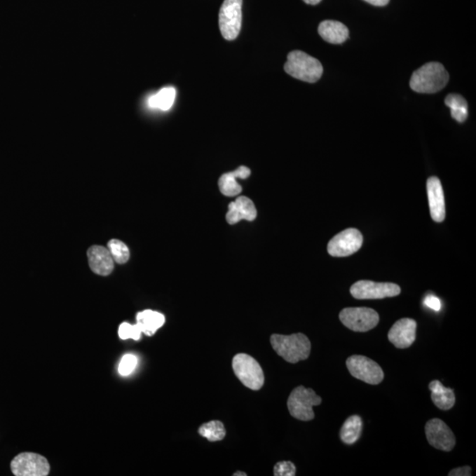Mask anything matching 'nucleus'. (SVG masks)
I'll use <instances>...</instances> for the list:
<instances>
[{
	"label": "nucleus",
	"instance_id": "obj_32",
	"mask_svg": "<svg viewBox=\"0 0 476 476\" xmlns=\"http://www.w3.org/2000/svg\"><path fill=\"white\" fill-rule=\"evenodd\" d=\"M304 2L308 5H318L320 3L321 0H304Z\"/></svg>",
	"mask_w": 476,
	"mask_h": 476
},
{
	"label": "nucleus",
	"instance_id": "obj_25",
	"mask_svg": "<svg viewBox=\"0 0 476 476\" xmlns=\"http://www.w3.org/2000/svg\"><path fill=\"white\" fill-rule=\"evenodd\" d=\"M107 249L112 257L114 262L123 265L128 261L130 251L124 243L118 239H112L108 243Z\"/></svg>",
	"mask_w": 476,
	"mask_h": 476
},
{
	"label": "nucleus",
	"instance_id": "obj_22",
	"mask_svg": "<svg viewBox=\"0 0 476 476\" xmlns=\"http://www.w3.org/2000/svg\"><path fill=\"white\" fill-rule=\"evenodd\" d=\"M362 419L358 416H351L345 421L341 427L340 437L342 442L346 444H355L360 437L362 433Z\"/></svg>",
	"mask_w": 476,
	"mask_h": 476
},
{
	"label": "nucleus",
	"instance_id": "obj_21",
	"mask_svg": "<svg viewBox=\"0 0 476 476\" xmlns=\"http://www.w3.org/2000/svg\"><path fill=\"white\" fill-rule=\"evenodd\" d=\"M177 91L173 87L161 89L156 94L151 95L147 100L150 108L158 109L161 111H169L172 107L176 99Z\"/></svg>",
	"mask_w": 476,
	"mask_h": 476
},
{
	"label": "nucleus",
	"instance_id": "obj_3",
	"mask_svg": "<svg viewBox=\"0 0 476 476\" xmlns=\"http://www.w3.org/2000/svg\"><path fill=\"white\" fill-rule=\"evenodd\" d=\"M284 70L290 76L309 83H315L323 74V67L320 61L300 50L291 51L287 55Z\"/></svg>",
	"mask_w": 476,
	"mask_h": 476
},
{
	"label": "nucleus",
	"instance_id": "obj_26",
	"mask_svg": "<svg viewBox=\"0 0 476 476\" xmlns=\"http://www.w3.org/2000/svg\"><path fill=\"white\" fill-rule=\"evenodd\" d=\"M142 332L138 325H131L129 323H122L118 329L119 337L122 340H128V339H132L135 341H139L142 336Z\"/></svg>",
	"mask_w": 476,
	"mask_h": 476
},
{
	"label": "nucleus",
	"instance_id": "obj_14",
	"mask_svg": "<svg viewBox=\"0 0 476 476\" xmlns=\"http://www.w3.org/2000/svg\"><path fill=\"white\" fill-rule=\"evenodd\" d=\"M427 193L431 218L436 222H442L445 218V204L443 187L437 177H431L427 181Z\"/></svg>",
	"mask_w": 476,
	"mask_h": 476
},
{
	"label": "nucleus",
	"instance_id": "obj_18",
	"mask_svg": "<svg viewBox=\"0 0 476 476\" xmlns=\"http://www.w3.org/2000/svg\"><path fill=\"white\" fill-rule=\"evenodd\" d=\"M318 33L325 42L341 44L348 39V27L335 20H325L318 27Z\"/></svg>",
	"mask_w": 476,
	"mask_h": 476
},
{
	"label": "nucleus",
	"instance_id": "obj_17",
	"mask_svg": "<svg viewBox=\"0 0 476 476\" xmlns=\"http://www.w3.org/2000/svg\"><path fill=\"white\" fill-rule=\"evenodd\" d=\"M251 175V170L245 166L239 167L238 170L232 172L222 175L219 179V188L221 193L227 197H234L240 194L242 186L238 184V179H245Z\"/></svg>",
	"mask_w": 476,
	"mask_h": 476
},
{
	"label": "nucleus",
	"instance_id": "obj_7",
	"mask_svg": "<svg viewBox=\"0 0 476 476\" xmlns=\"http://www.w3.org/2000/svg\"><path fill=\"white\" fill-rule=\"evenodd\" d=\"M339 317L348 329L360 333L373 329L379 322V313L366 307L345 308Z\"/></svg>",
	"mask_w": 476,
	"mask_h": 476
},
{
	"label": "nucleus",
	"instance_id": "obj_11",
	"mask_svg": "<svg viewBox=\"0 0 476 476\" xmlns=\"http://www.w3.org/2000/svg\"><path fill=\"white\" fill-rule=\"evenodd\" d=\"M364 242L362 233L356 229H347L334 236L328 243L327 252L331 256L348 257L361 249Z\"/></svg>",
	"mask_w": 476,
	"mask_h": 476
},
{
	"label": "nucleus",
	"instance_id": "obj_9",
	"mask_svg": "<svg viewBox=\"0 0 476 476\" xmlns=\"http://www.w3.org/2000/svg\"><path fill=\"white\" fill-rule=\"evenodd\" d=\"M347 367L354 378L369 385H379L383 379V372L376 362L366 356L352 355L348 358Z\"/></svg>",
	"mask_w": 476,
	"mask_h": 476
},
{
	"label": "nucleus",
	"instance_id": "obj_31",
	"mask_svg": "<svg viewBox=\"0 0 476 476\" xmlns=\"http://www.w3.org/2000/svg\"><path fill=\"white\" fill-rule=\"evenodd\" d=\"M365 1L373 6H383L388 5L390 0H365Z\"/></svg>",
	"mask_w": 476,
	"mask_h": 476
},
{
	"label": "nucleus",
	"instance_id": "obj_8",
	"mask_svg": "<svg viewBox=\"0 0 476 476\" xmlns=\"http://www.w3.org/2000/svg\"><path fill=\"white\" fill-rule=\"evenodd\" d=\"M351 293L355 299H382L399 296L400 287L395 283L359 280L353 284Z\"/></svg>",
	"mask_w": 476,
	"mask_h": 476
},
{
	"label": "nucleus",
	"instance_id": "obj_1",
	"mask_svg": "<svg viewBox=\"0 0 476 476\" xmlns=\"http://www.w3.org/2000/svg\"><path fill=\"white\" fill-rule=\"evenodd\" d=\"M271 345L278 355L290 364L306 360L311 354V344L309 338L304 334L291 335L273 334Z\"/></svg>",
	"mask_w": 476,
	"mask_h": 476
},
{
	"label": "nucleus",
	"instance_id": "obj_13",
	"mask_svg": "<svg viewBox=\"0 0 476 476\" xmlns=\"http://www.w3.org/2000/svg\"><path fill=\"white\" fill-rule=\"evenodd\" d=\"M416 321L412 318H402L393 325L388 333V340L396 348H409L416 341Z\"/></svg>",
	"mask_w": 476,
	"mask_h": 476
},
{
	"label": "nucleus",
	"instance_id": "obj_20",
	"mask_svg": "<svg viewBox=\"0 0 476 476\" xmlns=\"http://www.w3.org/2000/svg\"><path fill=\"white\" fill-rule=\"evenodd\" d=\"M429 388L431 392V399L438 409L449 410L454 406L456 398H455L453 389L444 388L438 380H433L430 382Z\"/></svg>",
	"mask_w": 476,
	"mask_h": 476
},
{
	"label": "nucleus",
	"instance_id": "obj_4",
	"mask_svg": "<svg viewBox=\"0 0 476 476\" xmlns=\"http://www.w3.org/2000/svg\"><path fill=\"white\" fill-rule=\"evenodd\" d=\"M322 399L313 389L301 386L294 388L287 400V409L297 420L308 422L314 419L313 407L320 405Z\"/></svg>",
	"mask_w": 476,
	"mask_h": 476
},
{
	"label": "nucleus",
	"instance_id": "obj_19",
	"mask_svg": "<svg viewBox=\"0 0 476 476\" xmlns=\"http://www.w3.org/2000/svg\"><path fill=\"white\" fill-rule=\"evenodd\" d=\"M137 325L147 336H153L156 332L165 323V317L162 313L152 310H146L137 314Z\"/></svg>",
	"mask_w": 476,
	"mask_h": 476
},
{
	"label": "nucleus",
	"instance_id": "obj_28",
	"mask_svg": "<svg viewBox=\"0 0 476 476\" xmlns=\"http://www.w3.org/2000/svg\"><path fill=\"white\" fill-rule=\"evenodd\" d=\"M297 468L291 461H280L273 468V475L276 476H294Z\"/></svg>",
	"mask_w": 476,
	"mask_h": 476
},
{
	"label": "nucleus",
	"instance_id": "obj_6",
	"mask_svg": "<svg viewBox=\"0 0 476 476\" xmlns=\"http://www.w3.org/2000/svg\"><path fill=\"white\" fill-rule=\"evenodd\" d=\"M243 0H224L219 13V27L224 39L235 40L242 26Z\"/></svg>",
	"mask_w": 476,
	"mask_h": 476
},
{
	"label": "nucleus",
	"instance_id": "obj_30",
	"mask_svg": "<svg viewBox=\"0 0 476 476\" xmlns=\"http://www.w3.org/2000/svg\"><path fill=\"white\" fill-rule=\"evenodd\" d=\"M449 476H470L472 475V468L468 467V465H465V467L458 468L453 469L449 474Z\"/></svg>",
	"mask_w": 476,
	"mask_h": 476
},
{
	"label": "nucleus",
	"instance_id": "obj_29",
	"mask_svg": "<svg viewBox=\"0 0 476 476\" xmlns=\"http://www.w3.org/2000/svg\"><path fill=\"white\" fill-rule=\"evenodd\" d=\"M423 303L427 307H429L430 309L435 311H438L441 309V302L440 299H437V297L433 296V294L427 296L426 299H424Z\"/></svg>",
	"mask_w": 476,
	"mask_h": 476
},
{
	"label": "nucleus",
	"instance_id": "obj_27",
	"mask_svg": "<svg viewBox=\"0 0 476 476\" xmlns=\"http://www.w3.org/2000/svg\"><path fill=\"white\" fill-rule=\"evenodd\" d=\"M137 364H138V359L133 355H125L122 358L121 364L118 366L119 374L122 376H128L135 371Z\"/></svg>",
	"mask_w": 476,
	"mask_h": 476
},
{
	"label": "nucleus",
	"instance_id": "obj_5",
	"mask_svg": "<svg viewBox=\"0 0 476 476\" xmlns=\"http://www.w3.org/2000/svg\"><path fill=\"white\" fill-rule=\"evenodd\" d=\"M233 371L236 378L246 388L254 391L261 389L265 382L263 369L259 362L247 354H238L232 361Z\"/></svg>",
	"mask_w": 476,
	"mask_h": 476
},
{
	"label": "nucleus",
	"instance_id": "obj_15",
	"mask_svg": "<svg viewBox=\"0 0 476 476\" xmlns=\"http://www.w3.org/2000/svg\"><path fill=\"white\" fill-rule=\"evenodd\" d=\"M88 258L92 271L98 276H109L114 269V260L109 250L104 246H92L88 249Z\"/></svg>",
	"mask_w": 476,
	"mask_h": 476
},
{
	"label": "nucleus",
	"instance_id": "obj_12",
	"mask_svg": "<svg viewBox=\"0 0 476 476\" xmlns=\"http://www.w3.org/2000/svg\"><path fill=\"white\" fill-rule=\"evenodd\" d=\"M426 433L429 444L437 450L450 451L456 444L453 431L440 419L430 420L426 423Z\"/></svg>",
	"mask_w": 476,
	"mask_h": 476
},
{
	"label": "nucleus",
	"instance_id": "obj_24",
	"mask_svg": "<svg viewBox=\"0 0 476 476\" xmlns=\"http://www.w3.org/2000/svg\"><path fill=\"white\" fill-rule=\"evenodd\" d=\"M198 433L210 442L221 441L226 436L225 427L220 421H211L203 424L198 429Z\"/></svg>",
	"mask_w": 476,
	"mask_h": 476
},
{
	"label": "nucleus",
	"instance_id": "obj_33",
	"mask_svg": "<svg viewBox=\"0 0 476 476\" xmlns=\"http://www.w3.org/2000/svg\"><path fill=\"white\" fill-rule=\"evenodd\" d=\"M233 475H234V476H246L247 475H246L245 472H236L235 474Z\"/></svg>",
	"mask_w": 476,
	"mask_h": 476
},
{
	"label": "nucleus",
	"instance_id": "obj_16",
	"mask_svg": "<svg viewBox=\"0 0 476 476\" xmlns=\"http://www.w3.org/2000/svg\"><path fill=\"white\" fill-rule=\"evenodd\" d=\"M257 217V210L251 198L240 196L229 205L226 220L229 224L234 225L243 220L252 222Z\"/></svg>",
	"mask_w": 476,
	"mask_h": 476
},
{
	"label": "nucleus",
	"instance_id": "obj_23",
	"mask_svg": "<svg viewBox=\"0 0 476 476\" xmlns=\"http://www.w3.org/2000/svg\"><path fill=\"white\" fill-rule=\"evenodd\" d=\"M445 105L451 109V116L455 121L463 123L468 118V102L460 95H448Z\"/></svg>",
	"mask_w": 476,
	"mask_h": 476
},
{
	"label": "nucleus",
	"instance_id": "obj_2",
	"mask_svg": "<svg viewBox=\"0 0 476 476\" xmlns=\"http://www.w3.org/2000/svg\"><path fill=\"white\" fill-rule=\"evenodd\" d=\"M449 81V74L443 64L430 62L414 72L410 87L417 93L435 94L442 90Z\"/></svg>",
	"mask_w": 476,
	"mask_h": 476
},
{
	"label": "nucleus",
	"instance_id": "obj_10",
	"mask_svg": "<svg viewBox=\"0 0 476 476\" xmlns=\"http://www.w3.org/2000/svg\"><path fill=\"white\" fill-rule=\"evenodd\" d=\"M50 469L47 458L34 453L20 454L11 462V470L16 476H47Z\"/></svg>",
	"mask_w": 476,
	"mask_h": 476
}]
</instances>
